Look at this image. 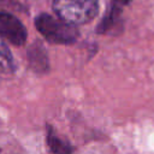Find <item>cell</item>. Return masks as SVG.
Segmentation results:
<instances>
[{
  "label": "cell",
  "mask_w": 154,
  "mask_h": 154,
  "mask_svg": "<svg viewBox=\"0 0 154 154\" xmlns=\"http://www.w3.org/2000/svg\"><path fill=\"white\" fill-rule=\"evenodd\" d=\"M122 7L111 2L105 16L96 26V32L99 35H118L123 30V18Z\"/></svg>",
  "instance_id": "277c9868"
},
{
  "label": "cell",
  "mask_w": 154,
  "mask_h": 154,
  "mask_svg": "<svg viewBox=\"0 0 154 154\" xmlns=\"http://www.w3.org/2000/svg\"><path fill=\"white\" fill-rule=\"evenodd\" d=\"M131 1H132V0H112L111 2H113V4H116V5L120 6V7H123V6H125V5H129Z\"/></svg>",
  "instance_id": "9c48e42d"
},
{
  "label": "cell",
  "mask_w": 154,
  "mask_h": 154,
  "mask_svg": "<svg viewBox=\"0 0 154 154\" xmlns=\"http://www.w3.org/2000/svg\"><path fill=\"white\" fill-rule=\"evenodd\" d=\"M16 69L13 57L5 45V42L0 38V75H10L13 73Z\"/></svg>",
  "instance_id": "52a82bcc"
},
{
  "label": "cell",
  "mask_w": 154,
  "mask_h": 154,
  "mask_svg": "<svg viewBox=\"0 0 154 154\" xmlns=\"http://www.w3.org/2000/svg\"><path fill=\"white\" fill-rule=\"evenodd\" d=\"M35 26L48 42L54 45H72L79 36L76 25L48 13L38 14L35 18Z\"/></svg>",
  "instance_id": "6da1fadb"
},
{
  "label": "cell",
  "mask_w": 154,
  "mask_h": 154,
  "mask_svg": "<svg viewBox=\"0 0 154 154\" xmlns=\"http://www.w3.org/2000/svg\"><path fill=\"white\" fill-rule=\"evenodd\" d=\"M29 66L37 73H46L49 70V60L47 52L41 42L36 41L28 49Z\"/></svg>",
  "instance_id": "5b68a950"
},
{
  "label": "cell",
  "mask_w": 154,
  "mask_h": 154,
  "mask_svg": "<svg viewBox=\"0 0 154 154\" xmlns=\"http://www.w3.org/2000/svg\"><path fill=\"white\" fill-rule=\"evenodd\" d=\"M0 6L14 11H26L28 2L26 0H0Z\"/></svg>",
  "instance_id": "ba28073f"
},
{
  "label": "cell",
  "mask_w": 154,
  "mask_h": 154,
  "mask_svg": "<svg viewBox=\"0 0 154 154\" xmlns=\"http://www.w3.org/2000/svg\"><path fill=\"white\" fill-rule=\"evenodd\" d=\"M53 11L63 20L81 25L91 22L99 12V0H53Z\"/></svg>",
  "instance_id": "7a4b0ae2"
},
{
  "label": "cell",
  "mask_w": 154,
  "mask_h": 154,
  "mask_svg": "<svg viewBox=\"0 0 154 154\" xmlns=\"http://www.w3.org/2000/svg\"><path fill=\"white\" fill-rule=\"evenodd\" d=\"M47 146L53 154H72L73 147L66 141L59 137L51 125L47 126Z\"/></svg>",
  "instance_id": "8992f818"
},
{
  "label": "cell",
  "mask_w": 154,
  "mask_h": 154,
  "mask_svg": "<svg viewBox=\"0 0 154 154\" xmlns=\"http://www.w3.org/2000/svg\"><path fill=\"white\" fill-rule=\"evenodd\" d=\"M0 37L14 46H23L26 41L28 32L23 23L16 16L0 11Z\"/></svg>",
  "instance_id": "3957f363"
}]
</instances>
